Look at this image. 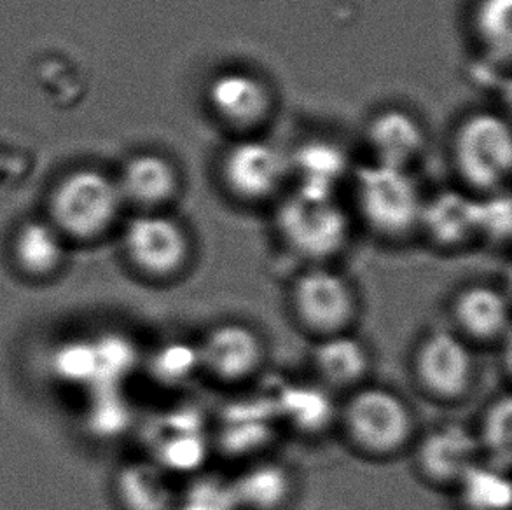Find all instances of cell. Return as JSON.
Returning <instances> with one entry per match:
<instances>
[{
  "label": "cell",
  "mask_w": 512,
  "mask_h": 510,
  "mask_svg": "<svg viewBox=\"0 0 512 510\" xmlns=\"http://www.w3.org/2000/svg\"><path fill=\"white\" fill-rule=\"evenodd\" d=\"M242 510H285L296 495V474L289 465L271 458H254L231 474Z\"/></svg>",
  "instance_id": "7402d4cb"
},
{
  "label": "cell",
  "mask_w": 512,
  "mask_h": 510,
  "mask_svg": "<svg viewBox=\"0 0 512 510\" xmlns=\"http://www.w3.org/2000/svg\"><path fill=\"white\" fill-rule=\"evenodd\" d=\"M289 308L301 331L313 339L353 331L360 315L359 292L331 264L306 266L294 276Z\"/></svg>",
  "instance_id": "277c9868"
},
{
  "label": "cell",
  "mask_w": 512,
  "mask_h": 510,
  "mask_svg": "<svg viewBox=\"0 0 512 510\" xmlns=\"http://www.w3.org/2000/svg\"><path fill=\"white\" fill-rule=\"evenodd\" d=\"M313 376L331 392H352L369 381L373 352L353 331L313 339L310 353Z\"/></svg>",
  "instance_id": "5bb4252c"
},
{
  "label": "cell",
  "mask_w": 512,
  "mask_h": 510,
  "mask_svg": "<svg viewBox=\"0 0 512 510\" xmlns=\"http://www.w3.org/2000/svg\"><path fill=\"white\" fill-rule=\"evenodd\" d=\"M116 182L125 203H133L144 212H154L177 196L180 175L170 159L146 152L133 156Z\"/></svg>",
  "instance_id": "44dd1931"
},
{
  "label": "cell",
  "mask_w": 512,
  "mask_h": 510,
  "mask_svg": "<svg viewBox=\"0 0 512 510\" xmlns=\"http://www.w3.org/2000/svg\"><path fill=\"white\" fill-rule=\"evenodd\" d=\"M366 142L374 163L411 170L425 151L427 133L411 112L392 107L378 112L369 121Z\"/></svg>",
  "instance_id": "d6986e66"
},
{
  "label": "cell",
  "mask_w": 512,
  "mask_h": 510,
  "mask_svg": "<svg viewBox=\"0 0 512 510\" xmlns=\"http://www.w3.org/2000/svg\"><path fill=\"white\" fill-rule=\"evenodd\" d=\"M512 0H478L472 30L493 62H509L512 48Z\"/></svg>",
  "instance_id": "4316f807"
},
{
  "label": "cell",
  "mask_w": 512,
  "mask_h": 510,
  "mask_svg": "<svg viewBox=\"0 0 512 510\" xmlns=\"http://www.w3.org/2000/svg\"><path fill=\"white\" fill-rule=\"evenodd\" d=\"M411 373L430 399L458 404L474 390L478 380L474 346L451 327L430 329L416 343Z\"/></svg>",
  "instance_id": "8992f818"
},
{
  "label": "cell",
  "mask_w": 512,
  "mask_h": 510,
  "mask_svg": "<svg viewBox=\"0 0 512 510\" xmlns=\"http://www.w3.org/2000/svg\"><path fill=\"white\" fill-rule=\"evenodd\" d=\"M483 460L509 470L512 456V402L509 393H500L483 409L474 427Z\"/></svg>",
  "instance_id": "484cf974"
},
{
  "label": "cell",
  "mask_w": 512,
  "mask_h": 510,
  "mask_svg": "<svg viewBox=\"0 0 512 510\" xmlns=\"http://www.w3.org/2000/svg\"><path fill=\"white\" fill-rule=\"evenodd\" d=\"M221 177L229 193L238 200H271L291 179L289 152L266 138L245 135L222 154Z\"/></svg>",
  "instance_id": "30bf717a"
},
{
  "label": "cell",
  "mask_w": 512,
  "mask_h": 510,
  "mask_svg": "<svg viewBox=\"0 0 512 510\" xmlns=\"http://www.w3.org/2000/svg\"><path fill=\"white\" fill-rule=\"evenodd\" d=\"M415 469L425 483L453 490L465 472L483 460L474 428L464 423H441L416 435Z\"/></svg>",
  "instance_id": "7c38bea8"
},
{
  "label": "cell",
  "mask_w": 512,
  "mask_h": 510,
  "mask_svg": "<svg viewBox=\"0 0 512 510\" xmlns=\"http://www.w3.org/2000/svg\"><path fill=\"white\" fill-rule=\"evenodd\" d=\"M201 374L224 386H240L261 374L268 345L254 325L243 320H222L196 339Z\"/></svg>",
  "instance_id": "9c48e42d"
},
{
  "label": "cell",
  "mask_w": 512,
  "mask_h": 510,
  "mask_svg": "<svg viewBox=\"0 0 512 510\" xmlns=\"http://www.w3.org/2000/svg\"><path fill=\"white\" fill-rule=\"evenodd\" d=\"M275 231L289 254L306 266L331 264L352 240V219L338 196L294 189L275 210Z\"/></svg>",
  "instance_id": "7a4b0ae2"
},
{
  "label": "cell",
  "mask_w": 512,
  "mask_h": 510,
  "mask_svg": "<svg viewBox=\"0 0 512 510\" xmlns=\"http://www.w3.org/2000/svg\"><path fill=\"white\" fill-rule=\"evenodd\" d=\"M208 111L221 125L252 135L271 118L275 97L270 84L243 69L222 70L215 74L205 93Z\"/></svg>",
  "instance_id": "8fae6325"
},
{
  "label": "cell",
  "mask_w": 512,
  "mask_h": 510,
  "mask_svg": "<svg viewBox=\"0 0 512 510\" xmlns=\"http://www.w3.org/2000/svg\"><path fill=\"white\" fill-rule=\"evenodd\" d=\"M142 366L163 388H180L201 374L198 345L177 338L161 341L142 359Z\"/></svg>",
  "instance_id": "d4e9b609"
},
{
  "label": "cell",
  "mask_w": 512,
  "mask_h": 510,
  "mask_svg": "<svg viewBox=\"0 0 512 510\" xmlns=\"http://www.w3.org/2000/svg\"><path fill=\"white\" fill-rule=\"evenodd\" d=\"M511 198L506 189L478 196V236L486 242L506 243L511 236Z\"/></svg>",
  "instance_id": "4dcf8cb0"
},
{
  "label": "cell",
  "mask_w": 512,
  "mask_h": 510,
  "mask_svg": "<svg viewBox=\"0 0 512 510\" xmlns=\"http://www.w3.org/2000/svg\"><path fill=\"white\" fill-rule=\"evenodd\" d=\"M451 329L472 346L500 345L511 331L509 297L495 285L469 283L450 301Z\"/></svg>",
  "instance_id": "4fadbf2b"
},
{
  "label": "cell",
  "mask_w": 512,
  "mask_h": 510,
  "mask_svg": "<svg viewBox=\"0 0 512 510\" xmlns=\"http://www.w3.org/2000/svg\"><path fill=\"white\" fill-rule=\"evenodd\" d=\"M280 425L303 437H320L338 425L334 393L319 381H291L271 395Z\"/></svg>",
  "instance_id": "2e32d148"
},
{
  "label": "cell",
  "mask_w": 512,
  "mask_h": 510,
  "mask_svg": "<svg viewBox=\"0 0 512 510\" xmlns=\"http://www.w3.org/2000/svg\"><path fill=\"white\" fill-rule=\"evenodd\" d=\"M352 184L360 219L374 235L397 242L418 233L425 194L409 168L369 161L353 170Z\"/></svg>",
  "instance_id": "3957f363"
},
{
  "label": "cell",
  "mask_w": 512,
  "mask_h": 510,
  "mask_svg": "<svg viewBox=\"0 0 512 510\" xmlns=\"http://www.w3.org/2000/svg\"><path fill=\"white\" fill-rule=\"evenodd\" d=\"M418 233L443 250H458L479 240L478 196L457 189H443L425 196Z\"/></svg>",
  "instance_id": "9a60e30c"
},
{
  "label": "cell",
  "mask_w": 512,
  "mask_h": 510,
  "mask_svg": "<svg viewBox=\"0 0 512 510\" xmlns=\"http://www.w3.org/2000/svg\"><path fill=\"white\" fill-rule=\"evenodd\" d=\"M95 402L88 407L86 425L90 432L112 439L128 432L132 425L133 409L130 402L125 399L121 388H95Z\"/></svg>",
  "instance_id": "f1b7e54d"
},
{
  "label": "cell",
  "mask_w": 512,
  "mask_h": 510,
  "mask_svg": "<svg viewBox=\"0 0 512 510\" xmlns=\"http://www.w3.org/2000/svg\"><path fill=\"white\" fill-rule=\"evenodd\" d=\"M177 491L175 477L149 456L123 463L112 479L119 510H173Z\"/></svg>",
  "instance_id": "ac0fdd59"
},
{
  "label": "cell",
  "mask_w": 512,
  "mask_h": 510,
  "mask_svg": "<svg viewBox=\"0 0 512 510\" xmlns=\"http://www.w3.org/2000/svg\"><path fill=\"white\" fill-rule=\"evenodd\" d=\"M11 257L23 278L46 282L62 271L65 240L51 224L27 222L14 235Z\"/></svg>",
  "instance_id": "603a6c76"
},
{
  "label": "cell",
  "mask_w": 512,
  "mask_h": 510,
  "mask_svg": "<svg viewBox=\"0 0 512 510\" xmlns=\"http://www.w3.org/2000/svg\"><path fill=\"white\" fill-rule=\"evenodd\" d=\"M346 441L371 460H390L408 451L418 435L409 400L387 385L367 381L346 393L338 425Z\"/></svg>",
  "instance_id": "6da1fadb"
},
{
  "label": "cell",
  "mask_w": 512,
  "mask_h": 510,
  "mask_svg": "<svg viewBox=\"0 0 512 510\" xmlns=\"http://www.w3.org/2000/svg\"><path fill=\"white\" fill-rule=\"evenodd\" d=\"M193 240L186 226L161 210L142 212L126 224L123 254L130 268L149 282H173L193 261Z\"/></svg>",
  "instance_id": "52a82bcc"
},
{
  "label": "cell",
  "mask_w": 512,
  "mask_h": 510,
  "mask_svg": "<svg viewBox=\"0 0 512 510\" xmlns=\"http://www.w3.org/2000/svg\"><path fill=\"white\" fill-rule=\"evenodd\" d=\"M453 493L460 510H511L509 470L481 460L465 472Z\"/></svg>",
  "instance_id": "cb8c5ba5"
},
{
  "label": "cell",
  "mask_w": 512,
  "mask_h": 510,
  "mask_svg": "<svg viewBox=\"0 0 512 510\" xmlns=\"http://www.w3.org/2000/svg\"><path fill=\"white\" fill-rule=\"evenodd\" d=\"M173 510H242L231 476L201 470L179 486Z\"/></svg>",
  "instance_id": "83f0119b"
},
{
  "label": "cell",
  "mask_w": 512,
  "mask_h": 510,
  "mask_svg": "<svg viewBox=\"0 0 512 510\" xmlns=\"http://www.w3.org/2000/svg\"><path fill=\"white\" fill-rule=\"evenodd\" d=\"M453 159L460 177L479 193L504 189L512 166L511 128L495 112H476L458 126Z\"/></svg>",
  "instance_id": "ba28073f"
},
{
  "label": "cell",
  "mask_w": 512,
  "mask_h": 510,
  "mask_svg": "<svg viewBox=\"0 0 512 510\" xmlns=\"http://www.w3.org/2000/svg\"><path fill=\"white\" fill-rule=\"evenodd\" d=\"M210 449L212 441L201 425L200 414L194 409H180L168 414L165 434L158 437L149 458L173 477H189L205 470Z\"/></svg>",
  "instance_id": "e0dca14e"
},
{
  "label": "cell",
  "mask_w": 512,
  "mask_h": 510,
  "mask_svg": "<svg viewBox=\"0 0 512 510\" xmlns=\"http://www.w3.org/2000/svg\"><path fill=\"white\" fill-rule=\"evenodd\" d=\"M123 205L116 180L91 170L72 173L53 194L51 226L63 240L95 242L114 228Z\"/></svg>",
  "instance_id": "5b68a950"
},
{
  "label": "cell",
  "mask_w": 512,
  "mask_h": 510,
  "mask_svg": "<svg viewBox=\"0 0 512 510\" xmlns=\"http://www.w3.org/2000/svg\"><path fill=\"white\" fill-rule=\"evenodd\" d=\"M352 175L348 152L333 140L315 138L289 152V177L294 180V189L338 196L343 182Z\"/></svg>",
  "instance_id": "ffe728a7"
},
{
  "label": "cell",
  "mask_w": 512,
  "mask_h": 510,
  "mask_svg": "<svg viewBox=\"0 0 512 510\" xmlns=\"http://www.w3.org/2000/svg\"><path fill=\"white\" fill-rule=\"evenodd\" d=\"M97 350L95 341H70L56 352L55 373L60 380L93 388L97 385Z\"/></svg>",
  "instance_id": "f546056e"
}]
</instances>
